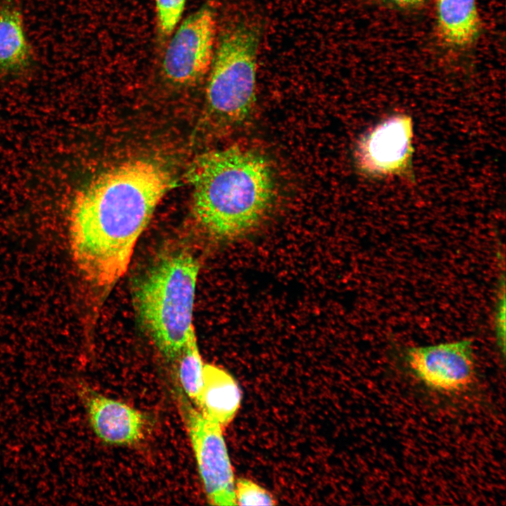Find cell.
I'll return each instance as SVG.
<instances>
[{"label": "cell", "instance_id": "cell-1", "mask_svg": "<svg viewBox=\"0 0 506 506\" xmlns=\"http://www.w3.org/2000/svg\"><path fill=\"white\" fill-rule=\"evenodd\" d=\"M172 186L162 166L136 160L102 173L78 193L70 239L86 281L107 289L124 275L140 236Z\"/></svg>", "mask_w": 506, "mask_h": 506}, {"label": "cell", "instance_id": "cell-2", "mask_svg": "<svg viewBox=\"0 0 506 506\" xmlns=\"http://www.w3.org/2000/svg\"><path fill=\"white\" fill-rule=\"evenodd\" d=\"M193 213L200 228L219 241L252 231L274 195L270 166L258 153L238 145L205 153L193 163Z\"/></svg>", "mask_w": 506, "mask_h": 506}, {"label": "cell", "instance_id": "cell-3", "mask_svg": "<svg viewBox=\"0 0 506 506\" xmlns=\"http://www.w3.org/2000/svg\"><path fill=\"white\" fill-rule=\"evenodd\" d=\"M200 265L185 248L160 253L136 278L131 296L138 321L168 362H176L195 329Z\"/></svg>", "mask_w": 506, "mask_h": 506}, {"label": "cell", "instance_id": "cell-4", "mask_svg": "<svg viewBox=\"0 0 506 506\" xmlns=\"http://www.w3.org/2000/svg\"><path fill=\"white\" fill-rule=\"evenodd\" d=\"M261 26L242 20L226 30L214 53L206 89L210 112L234 124L243 122L255 102Z\"/></svg>", "mask_w": 506, "mask_h": 506}, {"label": "cell", "instance_id": "cell-5", "mask_svg": "<svg viewBox=\"0 0 506 506\" xmlns=\"http://www.w3.org/2000/svg\"><path fill=\"white\" fill-rule=\"evenodd\" d=\"M216 29V11L210 1L181 22L162 60V72L169 83L188 86L206 75L214 56Z\"/></svg>", "mask_w": 506, "mask_h": 506}, {"label": "cell", "instance_id": "cell-6", "mask_svg": "<svg viewBox=\"0 0 506 506\" xmlns=\"http://www.w3.org/2000/svg\"><path fill=\"white\" fill-rule=\"evenodd\" d=\"M179 405L209 502L236 505L233 469L221 425L180 397Z\"/></svg>", "mask_w": 506, "mask_h": 506}, {"label": "cell", "instance_id": "cell-7", "mask_svg": "<svg viewBox=\"0 0 506 506\" xmlns=\"http://www.w3.org/2000/svg\"><path fill=\"white\" fill-rule=\"evenodd\" d=\"M413 122L406 115L389 117L358 140L355 161L360 171L370 177L412 175Z\"/></svg>", "mask_w": 506, "mask_h": 506}, {"label": "cell", "instance_id": "cell-8", "mask_svg": "<svg viewBox=\"0 0 506 506\" xmlns=\"http://www.w3.org/2000/svg\"><path fill=\"white\" fill-rule=\"evenodd\" d=\"M406 360L418 379L439 391H461L474 377L472 342L468 339L410 347Z\"/></svg>", "mask_w": 506, "mask_h": 506}, {"label": "cell", "instance_id": "cell-9", "mask_svg": "<svg viewBox=\"0 0 506 506\" xmlns=\"http://www.w3.org/2000/svg\"><path fill=\"white\" fill-rule=\"evenodd\" d=\"M77 392L91 428L101 441L128 446L143 438L145 417L138 410L108 398L82 382L77 385Z\"/></svg>", "mask_w": 506, "mask_h": 506}, {"label": "cell", "instance_id": "cell-10", "mask_svg": "<svg viewBox=\"0 0 506 506\" xmlns=\"http://www.w3.org/2000/svg\"><path fill=\"white\" fill-rule=\"evenodd\" d=\"M35 65V53L17 1L0 0V80L27 75Z\"/></svg>", "mask_w": 506, "mask_h": 506}, {"label": "cell", "instance_id": "cell-11", "mask_svg": "<svg viewBox=\"0 0 506 506\" xmlns=\"http://www.w3.org/2000/svg\"><path fill=\"white\" fill-rule=\"evenodd\" d=\"M436 30L440 41L465 50L478 39L481 19L476 0H436Z\"/></svg>", "mask_w": 506, "mask_h": 506}, {"label": "cell", "instance_id": "cell-12", "mask_svg": "<svg viewBox=\"0 0 506 506\" xmlns=\"http://www.w3.org/2000/svg\"><path fill=\"white\" fill-rule=\"evenodd\" d=\"M241 400L240 387L225 370L204 363L202 386L197 402L200 411L221 426L229 423L237 413Z\"/></svg>", "mask_w": 506, "mask_h": 506}, {"label": "cell", "instance_id": "cell-13", "mask_svg": "<svg viewBox=\"0 0 506 506\" xmlns=\"http://www.w3.org/2000/svg\"><path fill=\"white\" fill-rule=\"evenodd\" d=\"M175 363L181 387L187 396L196 405L202 386L204 363L195 332L188 339Z\"/></svg>", "mask_w": 506, "mask_h": 506}, {"label": "cell", "instance_id": "cell-14", "mask_svg": "<svg viewBox=\"0 0 506 506\" xmlns=\"http://www.w3.org/2000/svg\"><path fill=\"white\" fill-rule=\"evenodd\" d=\"M187 0H155L157 30L161 36H170L179 22Z\"/></svg>", "mask_w": 506, "mask_h": 506}, {"label": "cell", "instance_id": "cell-15", "mask_svg": "<svg viewBox=\"0 0 506 506\" xmlns=\"http://www.w3.org/2000/svg\"><path fill=\"white\" fill-rule=\"evenodd\" d=\"M235 495L236 503L240 505H274L276 503L266 489L245 479L237 481Z\"/></svg>", "mask_w": 506, "mask_h": 506}, {"label": "cell", "instance_id": "cell-16", "mask_svg": "<svg viewBox=\"0 0 506 506\" xmlns=\"http://www.w3.org/2000/svg\"><path fill=\"white\" fill-rule=\"evenodd\" d=\"M505 284L503 279L495 316V331L502 355L505 353Z\"/></svg>", "mask_w": 506, "mask_h": 506}, {"label": "cell", "instance_id": "cell-17", "mask_svg": "<svg viewBox=\"0 0 506 506\" xmlns=\"http://www.w3.org/2000/svg\"><path fill=\"white\" fill-rule=\"evenodd\" d=\"M388 8L399 11H413L420 8L427 0H374Z\"/></svg>", "mask_w": 506, "mask_h": 506}]
</instances>
